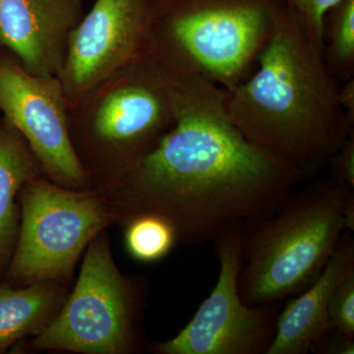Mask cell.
<instances>
[{"mask_svg":"<svg viewBox=\"0 0 354 354\" xmlns=\"http://www.w3.org/2000/svg\"><path fill=\"white\" fill-rule=\"evenodd\" d=\"M244 223L216 237L220 263L209 297L180 332L153 348L160 354H267L276 330V308L242 301L239 278Z\"/></svg>","mask_w":354,"mask_h":354,"instance_id":"cell-8","label":"cell"},{"mask_svg":"<svg viewBox=\"0 0 354 354\" xmlns=\"http://www.w3.org/2000/svg\"><path fill=\"white\" fill-rule=\"evenodd\" d=\"M257 64L254 73L225 90L230 120L247 139L307 180L354 136L339 101L342 83L323 50L285 6Z\"/></svg>","mask_w":354,"mask_h":354,"instance_id":"cell-2","label":"cell"},{"mask_svg":"<svg viewBox=\"0 0 354 354\" xmlns=\"http://www.w3.org/2000/svg\"><path fill=\"white\" fill-rule=\"evenodd\" d=\"M354 269V242L339 239L325 269L314 283L290 297L277 316L276 330L267 354H306L334 329L330 321L333 293Z\"/></svg>","mask_w":354,"mask_h":354,"instance_id":"cell-12","label":"cell"},{"mask_svg":"<svg viewBox=\"0 0 354 354\" xmlns=\"http://www.w3.org/2000/svg\"><path fill=\"white\" fill-rule=\"evenodd\" d=\"M311 351L324 354H353L354 337H349L334 330L317 344Z\"/></svg>","mask_w":354,"mask_h":354,"instance_id":"cell-20","label":"cell"},{"mask_svg":"<svg viewBox=\"0 0 354 354\" xmlns=\"http://www.w3.org/2000/svg\"><path fill=\"white\" fill-rule=\"evenodd\" d=\"M68 102L58 76H38L0 48V113L31 148L44 176L69 189L92 183L70 137Z\"/></svg>","mask_w":354,"mask_h":354,"instance_id":"cell-9","label":"cell"},{"mask_svg":"<svg viewBox=\"0 0 354 354\" xmlns=\"http://www.w3.org/2000/svg\"><path fill=\"white\" fill-rule=\"evenodd\" d=\"M279 0H155L150 53L230 90L271 38Z\"/></svg>","mask_w":354,"mask_h":354,"instance_id":"cell-5","label":"cell"},{"mask_svg":"<svg viewBox=\"0 0 354 354\" xmlns=\"http://www.w3.org/2000/svg\"><path fill=\"white\" fill-rule=\"evenodd\" d=\"M353 188L321 179L295 188L272 216L243 227L242 301L269 306L318 279L354 215Z\"/></svg>","mask_w":354,"mask_h":354,"instance_id":"cell-3","label":"cell"},{"mask_svg":"<svg viewBox=\"0 0 354 354\" xmlns=\"http://www.w3.org/2000/svg\"><path fill=\"white\" fill-rule=\"evenodd\" d=\"M134 293L100 234L90 242L73 292L37 335L39 351L123 354L134 349Z\"/></svg>","mask_w":354,"mask_h":354,"instance_id":"cell-7","label":"cell"},{"mask_svg":"<svg viewBox=\"0 0 354 354\" xmlns=\"http://www.w3.org/2000/svg\"><path fill=\"white\" fill-rule=\"evenodd\" d=\"M157 62L171 93L174 122L111 188L123 215L164 216L178 239L191 243L215 239L237 223L269 218L304 176L235 127L225 88Z\"/></svg>","mask_w":354,"mask_h":354,"instance_id":"cell-1","label":"cell"},{"mask_svg":"<svg viewBox=\"0 0 354 354\" xmlns=\"http://www.w3.org/2000/svg\"><path fill=\"white\" fill-rule=\"evenodd\" d=\"M64 291L55 281L13 288L0 285V353L28 335H39L57 315Z\"/></svg>","mask_w":354,"mask_h":354,"instance_id":"cell-14","label":"cell"},{"mask_svg":"<svg viewBox=\"0 0 354 354\" xmlns=\"http://www.w3.org/2000/svg\"><path fill=\"white\" fill-rule=\"evenodd\" d=\"M329 314L333 329L354 337V269L333 293Z\"/></svg>","mask_w":354,"mask_h":354,"instance_id":"cell-18","label":"cell"},{"mask_svg":"<svg viewBox=\"0 0 354 354\" xmlns=\"http://www.w3.org/2000/svg\"><path fill=\"white\" fill-rule=\"evenodd\" d=\"M70 137L91 181L113 188L174 122L171 93L150 53L68 108Z\"/></svg>","mask_w":354,"mask_h":354,"instance_id":"cell-4","label":"cell"},{"mask_svg":"<svg viewBox=\"0 0 354 354\" xmlns=\"http://www.w3.org/2000/svg\"><path fill=\"white\" fill-rule=\"evenodd\" d=\"M324 58L344 83L354 78V0H339L324 23Z\"/></svg>","mask_w":354,"mask_h":354,"instance_id":"cell-15","label":"cell"},{"mask_svg":"<svg viewBox=\"0 0 354 354\" xmlns=\"http://www.w3.org/2000/svg\"><path fill=\"white\" fill-rule=\"evenodd\" d=\"M21 225L8 279L29 286L62 281L109 221L97 192L69 189L41 174L28 181L18 195Z\"/></svg>","mask_w":354,"mask_h":354,"instance_id":"cell-6","label":"cell"},{"mask_svg":"<svg viewBox=\"0 0 354 354\" xmlns=\"http://www.w3.org/2000/svg\"><path fill=\"white\" fill-rule=\"evenodd\" d=\"M155 0H95L70 36L58 74L68 106L150 53Z\"/></svg>","mask_w":354,"mask_h":354,"instance_id":"cell-10","label":"cell"},{"mask_svg":"<svg viewBox=\"0 0 354 354\" xmlns=\"http://www.w3.org/2000/svg\"><path fill=\"white\" fill-rule=\"evenodd\" d=\"M178 241L174 225L164 216L142 214L129 218L125 243L132 257L151 263L162 259Z\"/></svg>","mask_w":354,"mask_h":354,"instance_id":"cell-16","label":"cell"},{"mask_svg":"<svg viewBox=\"0 0 354 354\" xmlns=\"http://www.w3.org/2000/svg\"><path fill=\"white\" fill-rule=\"evenodd\" d=\"M83 0H0V48L30 73L58 76Z\"/></svg>","mask_w":354,"mask_h":354,"instance_id":"cell-11","label":"cell"},{"mask_svg":"<svg viewBox=\"0 0 354 354\" xmlns=\"http://www.w3.org/2000/svg\"><path fill=\"white\" fill-rule=\"evenodd\" d=\"M339 101L349 124L354 127V78L341 84Z\"/></svg>","mask_w":354,"mask_h":354,"instance_id":"cell-21","label":"cell"},{"mask_svg":"<svg viewBox=\"0 0 354 354\" xmlns=\"http://www.w3.org/2000/svg\"><path fill=\"white\" fill-rule=\"evenodd\" d=\"M327 165L330 169V178L354 188V136L344 142Z\"/></svg>","mask_w":354,"mask_h":354,"instance_id":"cell-19","label":"cell"},{"mask_svg":"<svg viewBox=\"0 0 354 354\" xmlns=\"http://www.w3.org/2000/svg\"><path fill=\"white\" fill-rule=\"evenodd\" d=\"M304 25L314 43L324 53V23L339 0H279Z\"/></svg>","mask_w":354,"mask_h":354,"instance_id":"cell-17","label":"cell"},{"mask_svg":"<svg viewBox=\"0 0 354 354\" xmlns=\"http://www.w3.org/2000/svg\"><path fill=\"white\" fill-rule=\"evenodd\" d=\"M41 174V165L22 135L0 118V264L12 251L19 230L16 198L28 181Z\"/></svg>","mask_w":354,"mask_h":354,"instance_id":"cell-13","label":"cell"}]
</instances>
